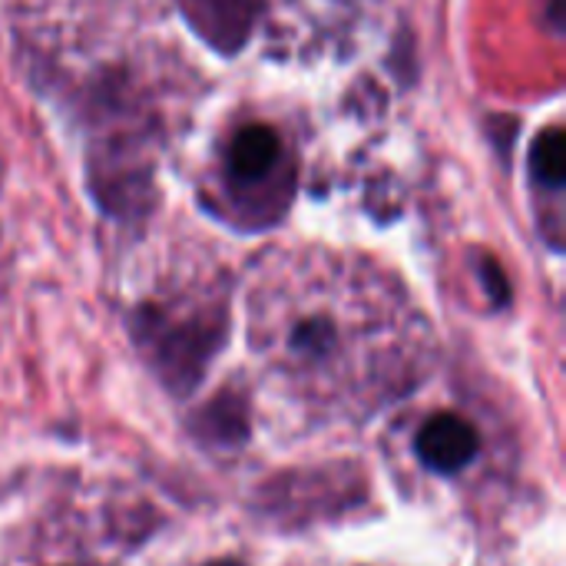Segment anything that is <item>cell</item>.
<instances>
[{
	"instance_id": "cell-1",
	"label": "cell",
	"mask_w": 566,
	"mask_h": 566,
	"mask_svg": "<svg viewBox=\"0 0 566 566\" xmlns=\"http://www.w3.org/2000/svg\"><path fill=\"white\" fill-rule=\"evenodd\" d=\"M415 454L424 468L438 474H461L481 454V434L468 418L454 411H441L418 428Z\"/></svg>"
},
{
	"instance_id": "cell-2",
	"label": "cell",
	"mask_w": 566,
	"mask_h": 566,
	"mask_svg": "<svg viewBox=\"0 0 566 566\" xmlns=\"http://www.w3.org/2000/svg\"><path fill=\"white\" fill-rule=\"evenodd\" d=\"M279 136L269 126H245L232 143H229V169L245 179L255 182L262 176H269L279 163Z\"/></svg>"
},
{
	"instance_id": "cell-3",
	"label": "cell",
	"mask_w": 566,
	"mask_h": 566,
	"mask_svg": "<svg viewBox=\"0 0 566 566\" xmlns=\"http://www.w3.org/2000/svg\"><path fill=\"white\" fill-rule=\"evenodd\" d=\"M564 159H566V139L560 129H547L537 146H534V172L541 176V186L547 189H560L564 186Z\"/></svg>"
},
{
	"instance_id": "cell-4",
	"label": "cell",
	"mask_w": 566,
	"mask_h": 566,
	"mask_svg": "<svg viewBox=\"0 0 566 566\" xmlns=\"http://www.w3.org/2000/svg\"><path fill=\"white\" fill-rule=\"evenodd\" d=\"M212 566H242V564H232V560H222V564H212Z\"/></svg>"
}]
</instances>
